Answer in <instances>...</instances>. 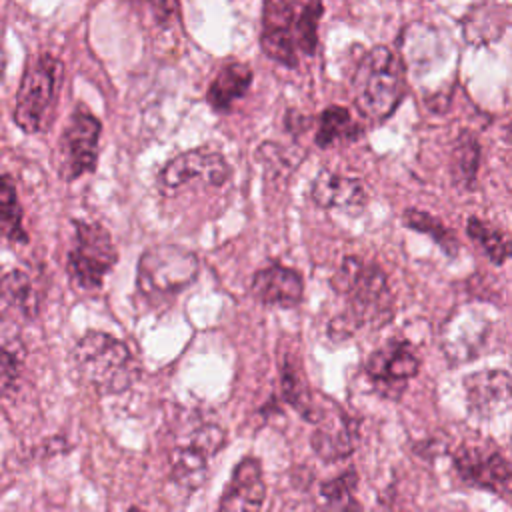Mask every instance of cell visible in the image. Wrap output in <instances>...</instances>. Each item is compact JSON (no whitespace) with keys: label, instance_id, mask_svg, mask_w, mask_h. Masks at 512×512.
<instances>
[{"label":"cell","instance_id":"obj_7","mask_svg":"<svg viewBox=\"0 0 512 512\" xmlns=\"http://www.w3.org/2000/svg\"><path fill=\"white\" fill-rule=\"evenodd\" d=\"M230 178V166L220 152L196 148L172 158L158 174V190L172 196L188 184L220 188Z\"/></svg>","mask_w":512,"mask_h":512},{"label":"cell","instance_id":"obj_15","mask_svg":"<svg viewBox=\"0 0 512 512\" xmlns=\"http://www.w3.org/2000/svg\"><path fill=\"white\" fill-rule=\"evenodd\" d=\"M252 294L258 302L268 306L292 308L304 296L302 276L286 266L274 264L264 270H258L252 278Z\"/></svg>","mask_w":512,"mask_h":512},{"label":"cell","instance_id":"obj_19","mask_svg":"<svg viewBox=\"0 0 512 512\" xmlns=\"http://www.w3.org/2000/svg\"><path fill=\"white\" fill-rule=\"evenodd\" d=\"M250 84H252L250 66L244 62H230L212 80L206 100L214 110L226 112L232 108L236 100H240L248 92Z\"/></svg>","mask_w":512,"mask_h":512},{"label":"cell","instance_id":"obj_27","mask_svg":"<svg viewBox=\"0 0 512 512\" xmlns=\"http://www.w3.org/2000/svg\"><path fill=\"white\" fill-rule=\"evenodd\" d=\"M468 234L472 240H476V244H480V248L488 254V258L494 264H504L508 254H510V244L506 240V236L490 226L488 222L480 220V218H470L468 220Z\"/></svg>","mask_w":512,"mask_h":512},{"label":"cell","instance_id":"obj_11","mask_svg":"<svg viewBox=\"0 0 512 512\" xmlns=\"http://www.w3.org/2000/svg\"><path fill=\"white\" fill-rule=\"evenodd\" d=\"M454 466L468 486L496 492L502 498L510 494V466L498 450L462 446L454 454Z\"/></svg>","mask_w":512,"mask_h":512},{"label":"cell","instance_id":"obj_29","mask_svg":"<svg viewBox=\"0 0 512 512\" xmlns=\"http://www.w3.org/2000/svg\"><path fill=\"white\" fill-rule=\"evenodd\" d=\"M16 376H18L16 358L10 352L0 350V394H4L14 384Z\"/></svg>","mask_w":512,"mask_h":512},{"label":"cell","instance_id":"obj_18","mask_svg":"<svg viewBox=\"0 0 512 512\" xmlns=\"http://www.w3.org/2000/svg\"><path fill=\"white\" fill-rule=\"evenodd\" d=\"M318 428L312 434V448L324 460H340L352 454L356 428L344 414L326 416L324 412L316 420Z\"/></svg>","mask_w":512,"mask_h":512},{"label":"cell","instance_id":"obj_26","mask_svg":"<svg viewBox=\"0 0 512 512\" xmlns=\"http://www.w3.org/2000/svg\"><path fill=\"white\" fill-rule=\"evenodd\" d=\"M404 222H406L408 228L432 236V240H434L438 246H442V250H444L448 256H454V254L458 252V240H456L454 232L448 230L438 218L430 216L428 212L410 208V210L404 212Z\"/></svg>","mask_w":512,"mask_h":512},{"label":"cell","instance_id":"obj_28","mask_svg":"<svg viewBox=\"0 0 512 512\" xmlns=\"http://www.w3.org/2000/svg\"><path fill=\"white\" fill-rule=\"evenodd\" d=\"M354 486H356V474L354 472H344L338 478H334L330 482H324L320 486V494L332 506L350 508L352 506V490H354Z\"/></svg>","mask_w":512,"mask_h":512},{"label":"cell","instance_id":"obj_2","mask_svg":"<svg viewBox=\"0 0 512 512\" xmlns=\"http://www.w3.org/2000/svg\"><path fill=\"white\" fill-rule=\"evenodd\" d=\"M72 362L80 380L98 394H120L140 376L128 346L106 332L84 334L72 350Z\"/></svg>","mask_w":512,"mask_h":512},{"label":"cell","instance_id":"obj_21","mask_svg":"<svg viewBox=\"0 0 512 512\" xmlns=\"http://www.w3.org/2000/svg\"><path fill=\"white\" fill-rule=\"evenodd\" d=\"M34 296L30 278L20 270H10L0 276V320L12 314H32Z\"/></svg>","mask_w":512,"mask_h":512},{"label":"cell","instance_id":"obj_5","mask_svg":"<svg viewBox=\"0 0 512 512\" xmlns=\"http://www.w3.org/2000/svg\"><path fill=\"white\" fill-rule=\"evenodd\" d=\"M196 276L198 258L194 252L176 244H156L142 252L136 282L144 296L160 300L182 292Z\"/></svg>","mask_w":512,"mask_h":512},{"label":"cell","instance_id":"obj_4","mask_svg":"<svg viewBox=\"0 0 512 512\" xmlns=\"http://www.w3.org/2000/svg\"><path fill=\"white\" fill-rule=\"evenodd\" d=\"M404 92V64L390 48H372L356 66L352 94L362 116L376 122L388 118L404 98Z\"/></svg>","mask_w":512,"mask_h":512},{"label":"cell","instance_id":"obj_30","mask_svg":"<svg viewBox=\"0 0 512 512\" xmlns=\"http://www.w3.org/2000/svg\"><path fill=\"white\" fill-rule=\"evenodd\" d=\"M152 6H154L156 16H158L162 22H166V20H170V18L176 14V10H178V0H152Z\"/></svg>","mask_w":512,"mask_h":512},{"label":"cell","instance_id":"obj_1","mask_svg":"<svg viewBox=\"0 0 512 512\" xmlns=\"http://www.w3.org/2000/svg\"><path fill=\"white\" fill-rule=\"evenodd\" d=\"M322 2L296 0H266L262 50L284 66H296L300 54L312 56L318 44V18Z\"/></svg>","mask_w":512,"mask_h":512},{"label":"cell","instance_id":"obj_23","mask_svg":"<svg viewBox=\"0 0 512 512\" xmlns=\"http://www.w3.org/2000/svg\"><path fill=\"white\" fill-rule=\"evenodd\" d=\"M280 382H282V392L286 402H290L302 414V418H306L308 422H316L322 410L312 400V394L306 386V378L298 372V368L292 364L290 358L284 360Z\"/></svg>","mask_w":512,"mask_h":512},{"label":"cell","instance_id":"obj_16","mask_svg":"<svg viewBox=\"0 0 512 512\" xmlns=\"http://www.w3.org/2000/svg\"><path fill=\"white\" fill-rule=\"evenodd\" d=\"M266 498L262 466L256 458H244L232 472L230 484L220 498L222 510H256Z\"/></svg>","mask_w":512,"mask_h":512},{"label":"cell","instance_id":"obj_12","mask_svg":"<svg viewBox=\"0 0 512 512\" xmlns=\"http://www.w3.org/2000/svg\"><path fill=\"white\" fill-rule=\"evenodd\" d=\"M490 320L472 306L458 308L442 328V346L452 362H468L482 354L490 334Z\"/></svg>","mask_w":512,"mask_h":512},{"label":"cell","instance_id":"obj_3","mask_svg":"<svg viewBox=\"0 0 512 512\" xmlns=\"http://www.w3.org/2000/svg\"><path fill=\"white\" fill-rule=\"evenodd\" d=\"M334 292L346 298V322L356 326H382L392 314V296L386 274L370 262L346 256L330 280Z\"/></svg>","mask_w":512,"mask_h":512},{"label":"cell","instance_id":"obj_14","mask_svg":"<svg viewBox=\"0 0 512 512\" xmlns=\"http://www.w3.org/2000/svg\"><path fill=\"white\" fill-rule=\"evenodd\" d=\"M418 366L420 362L416 354L404 342H390L388 346L372 352L366 360L368 376L376 384H382L384 392L394 390V394H398L406 382L418 374Z\"/></svg>","mask_w":512,"mask_h":512},{"label":"cell","instance_id":"obj_24","mask_svg":"<svg viewBox=\"0 0 512 512\" xmlns=\"http://www.w3.org/2000/svg\"><path fill=\"white\" fill-rule=\"evenodd\" d=\"M0 230L14 242H26L28 236L22 228V208L18 204L12 178L0 176Z\"/></svg>","mask_w":512,"mask_h":512},{"label":"cell","instance_id":"obj_13","mask_svg":"<svg viewBox=\"0 0 512 512\" xmlns=\"http://www.w3.org/2000/svg\"><path fill=\"white\" fill-rule=\"evenodd\" d=\"M512 380L508 370H482L464 378L468 408L478 418H492L510 408Z\"/></svg>","mask_w":512,"mask_h":512},{"label":"cell","instance_id":"obj_20","mask_svg":"<svg viewBox=\"0 0 512 512\" xmlns=\"http://www.w3.org/2000/svg\"><path fill=\"white\" fill-rule=\"evenodd\" d=\"M508 6L478 4L462 18V34L470 44H488L502 36L508 26Z\"/></svg>","mask_w":512,"mask_h":512},{"label":"cell","instance_id":"obj_6","mask_svg":"<svg viewBox=\"0 0 512 512\" xmlns=\"http://www.w3.org/2000/svg\"><path fill=\"white\" fill-rule=\"evenodd\" d=\"M116 262V250L106 228L100 224L76 222L74 248L68 256V272L76 286L94 290Z\"/></svg>","mask_w":512,"mask_h":512},{"label":"cell","instance_id":"obj_10","mask_svg":"<svg viewBox=\"0 0 512 512\" xmlns=\"http://www.w3.org/2000/svg\"><path fill=\"white\" fill-rule=\"evenodd\" d=\"M224 432L218 426H204L194 432L186 446H178L172 452L170 480L184 490H196L206 478L208 460L222 448Z\"/></svg>","mask_w":512,"mask_h":512},{"label":"cell","instance_id":"obj_22","mask_svg":"<svg viewBox=\"0 0 512 512\" xmlns=\"http://www.w3.org/2000/svg\"><path fill=\"white\" fill-rule=\"evenodd\" d=\"M362 128L352 120L350 112L344 106H328L318 124L316 132V144L320 148H328L336 142H354L360 138Z\"/></svg>","mask_w":512,"mask_h":512},{"label":"cell","instance_id":"obj_25","mask_svg":"<svg viewBox=\"0 0 512 512\" xmlns=\"http://www.w3.org/2000/svg\"><path fill=\"white\" fill-rule=\"evenodd\" d=\"M478 164H480V146L472 134L464 132L452 150L454 180L464 188L472 186L478 172Z\"/></svg>","mask_w":512,"mask_h":512},{"label":"cell","instance_id":"obj_8","mask_svg":"<svg viewBox=\"0 0 512 512\" xmlns=\"http://www.w3.org/2000/svg\"><path fill=\"white\" fill-rule=\"evenodd\" d=\"M60 62L52 56H40L22 76L14 118L16 124L24 132H38L42 120L54 100L58 78H60Z\"/></svg>","mask_w":512,"mask_h":512},{"label":"cell","instance_id":"obj_9","mask_svg":"<svg viewBox=\"0 0 512 512\" xmlns=\"http://www.w3.org/2000/svg\"><path fill=\"white\" fill-rule=\"evenodd\" d=\"M98 138L100 122L96 116L78 108L62 138H60V174L66 180H76L78 176L92 172L98 158Z\"/></svg>","mask_w":512,"mask_h":512},{"label":"cell","instance_id":"obj_17","mask_svg":"<svg viewBox=\"0 0 512 512\" xmlns=\"http://www.w3.org/2000/svg\"><path fill=\"white\" fill-rule=\"evenodd\" d=\"M310 194L320 208H342L350 212H360L368 200L362 180L328 170L316 176Z\"/></svg>","mask_w":512,"mask_h":512},{"label":"cell","instance_id":"obj_31","mask_svg":"<svg viewBox=\"0 0 512 512\" xmlns=\"http://www.w3.org/2000/svg\"><path fill=\"white\" fill-rule=\"evenodd\" d=\"M4 66H6V56H4V52L0 50V76H2V72H4Z\"/></svg>","mask_w":512,"mask_h":512}]
</instances>
